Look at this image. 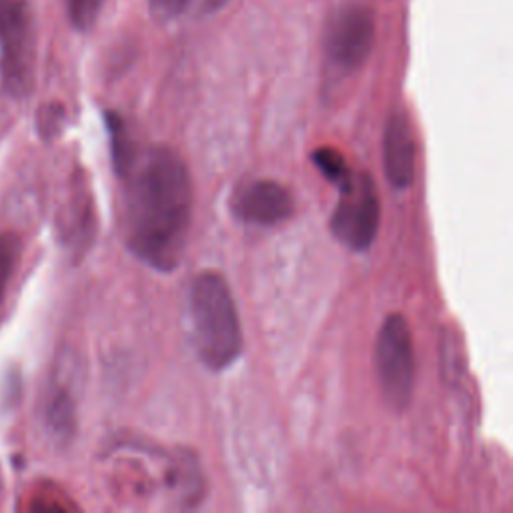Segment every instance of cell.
Returning <instances> with one entry per match:
<instances>
[{
    "instance_id": "6da1fadb",
    "label": "cell",
    "mask_w": 513,
    "mask_h": 513,
    "mask_svg": "<svg viewBox=\"0 0 513 513\" xmlns=\"http://www.w3.org/2000/svg\"><path fill=\"white\" fill-rule=\"evenodd\" d=\"M117 175L125 183L129 251L147 267L171 273L183 261L193 219V183L185 161L169 147L135 149Z\"/></svg>"
},
{
    "instance_id": "7a4b0ae2",
    "label": "cell",
    "mask_w": 513,
    "mask_h": 513,
    "mask_svg": "<svg viewBox=\"0 0 513 513\" xmlns=\"http://www.w3.org/2000/svg\"><path fill=\"white\" fill-rule=\"evenodd\" d=\"M187 327L199 361L211 371L231 367L243 353L239 311L225 277L199 273L187 291Z\"/></svg>"
},
{
    "instance_id": "3957f363",
    "label": "cell",
    "mask_w": 513,
    "mask_h": 513,
    "mask_svg": "<svg viewBox=\"0 0 513 513\" xmlns=\"http://www.w3.org/2000/svg\"><path fill=\"white\" fill-rule=\"evenodd\" d=\"M413 333L401 313L385 317L375 343V373L385 405L397 413L411 405L415 393Z\"/></svg>"
},
{
    "instance_id": "277c9868",
    "label": "cell",
    "mask_w": 513,
    "mask_h": 513,
    "mask_svg": "<svg viewBox=\"0 0 513 513\" xmlns=\"http://www.w3.org/2000/svg\"><path fill=\"white\" fill-rule=\"evenodd\" d=\"M35 45L31 0H0V69L13 95H27L33 85Z\"/></svg>"
},
{
    "instance_id": "5b68a950",
    "label": "cell",
    "mask_w": 513,
    "mask_h": 513,
    "mask_svg": "<svg viewBox=\"0 0 513 513\" xmlns=\"http://www.w3.org/2000/svg\"><path fill=\"white\" fill-rule=\"evenodd\" d=\"M339 189V201L331 215V233L351 251H367L381 223V203L371 175H351Z\"/></svg>"
},
{
    "instance_id": "8992f818",
    "label": "cell",
    "mask_w": 513,
    "mask_h": 513,
    "mask_svg": "<svg viewBox=\"0 0 513 513\" xmlns=\"http://www.w3.org/2000/svg\"><path fill=\"white\" fill-rule=\"evenodd\" d=\"M375 43V21L369 9L351 7L331 23L325 39L327 67L337 77H349L369 59Z\"/></svg>"
},
{
    "instance_id": "52a82bcc",
    "label": "cell",
    "mask_w": 513,
    "mask_h": 513,
    "mask_svg": "<svg viewBox=\"0 0 513 513\" xmlns=\"http://www.w3.org/2000/svg\"><path fill=\"white\" fill-rule=\"evenodd\" d=\"M231 213L241 223L273 227L293 217L295 201L285 185L261 179L235 189L231 197Z\"/></svg>"
},
{
    "instance_id": "ba28073f",
    "label": "cell",
    "mask_w": 513,
    "mask_h": 513,
    "mask_svg": "<svg viewBox=\"0 0 513 513\" xmlns=\"http://www.w3.org/2000/svg\"><path fill=\"white\" fill-rule=\"evenodd\" d=\"M415 135L405 111H393L383 131V171L387 181L403 191L415 179Z\"/></svg>"
},
{
    "instance_id": "9c48e42d",
    "label": "cell",
    "mask_w": 513,
    "mask_h": 513,
    "mask_svg": "<svg viewBox=\"0 0 513 513\" xmlns=\"http://www.w3.org/2000/svg\"><path fill=\"white\" fill-rule=\"evenodd\" d=\"M23 253V241L17 233H0V301L5 299L9 283L19 267Z\"/></svg>"
},
{
    "instance_id": "30bf717a",
    "label": "cell",
    "mask_w": 513,
    "mask_h": 513,
    "mask_svg": "<svg viewBox=\"0 0 513 513\" xmlns=\"http://www.w3.org/2000/svg\"><path fill=\"white\" fill-rule=\"evenodd\" d=\"M311 159H313V165L323 173V177L331 181L335 187H341L353 175L345 157L333 147H319L311 155Z\"/></svg>"
},
{
    "instance_id": "8fae6325",
    "label": "cell",
    "mask_w": 513,
    "mask_h": 513,
    "mask_svg": "<svg viewBox=\"0 0 513 513\" xmlns=\"http://www.w3.org/2000/svg\"><path fill=\"white\" fill-rule=\"evenodd\" d=\"M103 0H67L69 19L75 29L89 31L99 19Z\"/></svg>"
},
{
    "instance_id": "7c38bea8",
    "label": "cell",
    "mask_w": 513,
    "mask_h": 513,
    "mask_svg": "<svg viewBox=\"0 0 513 513\" xmlns=\"http://www.w3.org/2000/svg\"><path fill=\"white\" fill-rule=\"evenodd\" d=\"M73 417H75V413H73L69 395L61 393L51 407V423H53L55 431L61 435H65V433L69 435L73 431Z\"/></svg>"
},
{
    "instance_id": "4fadbf2b",
    "label": "cell",
    "mask_w": 513,
    "mask_h": 513,
    "mask_svg": "<svg viewBox=\"0 0 513 513\" xmlns=\"http://www.w3.org/2000/svg\"><path fill=\"white\" fill-rule=\"evenodd\" d=\"M191 5V0H149V7L155 17L163 21H171L181 17Z\"/></svg>"
},
{
    "instance_id": "5bb4252c",
    "label": "cell",
    "mask_w": 513,
    "mask_h": 513,
    "mask_svg": "<svg viewBox=\"0 0 513 513\" xmlns=\"http://www.w3.org/2000/svg\"><path fill=\"white\" fill-rule=\"evenodd\" d=\"M229 0H201V11L203 13H217L221 11Z\"/></svg>"
}]
</instances>
